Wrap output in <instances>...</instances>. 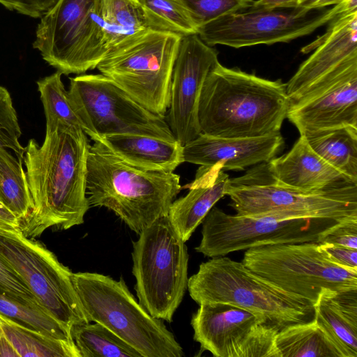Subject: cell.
I'll return each instance as SVG.
<instances>
[{"label":"cell","instance_id":"obj_1","mask_svg":"<svg viewBox=\"0 0 357 357\" xmlns=\"http://www.w3.org/2000/svg\"><path fill=\"white\" fill-rule=\"evenodd\" d=\"M90 144L79 128L59 126L46 130L39 145L31 139L23 162L33 210L20 231L29 238L50 227L65 230L84 222L90 205L86 195V163Z\"/></svg>","mask_w":357,"mask_h":357},{"label":"cell","instance_id":"obj_2","mask_svg":"<svg viewBox=\"0 0 357 357\" xmlns=\"http://www.w3.org/2000/svg\"><path fill=\"white\" fill-rule=\"evenodd\" d=\"M286 84L219 61L209 71L198 103L201 133L221 137H258L280 132L289 107Z\"/></svg>","mask_w":357,"mask_h":357},{"label":"cell","instance_id":"obj_3","mask_svg":"<svg viewBox=\"0 0 357 357\" xmlns=\"http://www.w3.org/2000/svg\"><path fill=\"white\" fill-rule=\"evenodd\" d=\"M90 206L113 211L137 234L168 215L181 190L174 172L142 168L123 160L99 141L90 145L86 163Z\"/></svg>","mask_w":357,"mask_h":357},{"label":"cell","instance_id":"obj_4","mask_svg":"<svg viewBox=\"0 0 357 357\" xmlns=\"http://www.w3.org/2000/svg\"><path fill=\"white\" fill-rule=\"evenodd\" d=\"M226 195L236 215L301 218H357V185L322 190H304L280 183L268 162L256 165L243 176L229 178Z\"/></svg>","mask_w":357,"mask_h":357},{"label":"cell","instance_id":"obj_5","mask_svg":"<svg viewBox=\"0 0 357 357\" xmlns=\"http://www.w3.org/2000/svg\"><path fill=\"white\" fill-rule=\"evenodd\" d=\"M188 290L198 304L220 302L260 313L268 324L281 328L308 321L314 314L309 300L280 288L246 267L221 256L199 265L188 278Z\"/></svg>","mask_w":357,"mask_h":357},{"label":"cell","instance_id":"obj_6","mask_svg":"<svg viewBox=\"0 0 357 357\" xmlns=\"http://www.w3.org/2000/svg\"><path fill=\"white\" fill-rule=\"evenodd\" d=\"M72 280L89 321L99 323L142 357H181L183 351L162 319L152 317L130 292L122 278L79 272Z\"/></svg>","mask_w":357,"mask_h":357},{"label":"cell","instance_id":"obj_7","mask_svg":"<svg viewBox=\"0 0 357 357\" xmlns=\"http://www.w3.org/2000/svg\"><path fill=\"white\" fill-rule=\"evenodd\" d=\"M181 38L148 29L112 47L96 68L144 108L165 117Z\"/></svg>","mask_w":357,"mask_h":357},{"label":"cell","instance_id":"obj_8","mask_svg":"<svg viewBox=\"0 0 357 357\" xmlns=\"http://www.w3.org/2000/svg\"><path fill=\"white\" fill-rule=\"evenodd\" d=\"M168 215L132 241V274L139 304L153 317L172 321L188 287V253Z\"/></svg>","mask_w":357,"mask_h":357},{"label":"cell","instance_id":"obj_9","mask_svg":"<svg viewBox=\"0 0 357 357\" xmlns=\"http://www.w3.org/2000/svg\"><path fill=\"white\" fill-rule=\"evenodd\" d=\"M103 0H58L40 17L33 47L63 75L96 68L107 52Z\"/></svg>","mask_w":357,"mask_h":357},{"label":"cell","instance_id":"obj_10","mask_svg":"<svg viewBox=\"0 0 357 357\" xmlns=\"http://www.w3.org/2000/svg\"><path fill=\"white\" fill-rule=\"evenodd\" d=\"M242 262L257 274L313 305L323 291L357 289V270L333 262L316 242L251 248L244 253Z\"/></svg>","mask_w":357,"mask_h":357},{"label":"cell","instance_id":"obj_11","mask_svg":"<svg viewBox=\"0 0 357 357\" xmlns=\"http://www.w3.org/2000/svg\"><path fill=\"white\" fill-rule=\"evenodd\" d=\"M68 94L83 131L93 141L118 134L177 141L165 116L144 108L102 74L70 77Z\"/></svg>","mask_w":357,"mask_h":357},{"label":"cell","instance_id":"obj_12","mask_svg":"<svg viewBox=\"0 0 357 357\" xmlns=\"http://www.w3.org/2000/svg\"><path fill=\"white\" fill-rule=\"evenodd\" d=\"M348 11L344 0L332 8L252 9L236 12L208 22L197 29L207 45L241 48L289 43L308 36Z\"/></svg>","mask_w":357,"mask_h":357},{"label":"cell","instance_id":"obj_13","mask_svg":"<svg viewBox=\"0 0 357 357\" xmlns=\"http://www.w3.org/2000/svg\"><path fill=\"white\" fill-rule=\"evenodd\" d=\"M0 256L17 272L38 302L71 329L89 323L72 271L43 244L20 231L0 230Z\"/></svg>","mask_w":357,"mask_h":357},{"label":"cell","instance_id":"obj_14","mask_svg":"<svg viewBox=\"0 0 357 357\" xmlns=\"http://www.w3.org/2000/svg\"><path fill=\"white\" fill-rule=\"evenodd\" d=\"M339 222L321 218L280 220L270 217L231 215L213 207L202 221V237L195 250L212 258L266 245L319 243Z\"/></svg>","mask_w":357,"mask_h":357},{"label":"cell","instance_id":"obj_15","mask_svg":"<svg viewBox=\"0 0 357 357\" xmlns=\"http://www.w3.org/2000/svg\"><path fill=\"white\" fill-rule=\"evenodd\" d=\"M286 117L300 135L357 127V57L352 58L289 103Z\"/></svg>","mask_w":357,"mask_h":357},{"label":"cell","instance_id":"obj_16","mask_svg":"<svg viewBox=\"0 0 357 357\" xmlns=\"http://www.w3.org/2000/svg\"><path fill=\"white\" fill-rule=\"evenodd\" d=\"M218 61L217 50L197 34L181 38L172 73L165 120L182 146L201 133L197 116L199 96L209 71Z\"/></svg>","mask_w":357,"mask_h":357},{"label":"cell","instance_id":"obj_17","mask_svg":"<svg viewBox=\"0 0 357 357\" xmlns=\"http://www.w3.org/2000/svg\"><path fill=\"white\" fill-rule=\"evenodd\" d=\"M193 314L194 340L215 357H241L250 337L262 324L260 313L220 302H202Z\"/></svg>","mask_w":357,"mask_h":357},{"label":"cell","instance_id":"obj_18","mask_svg":"<svg viewBox=\"0 0 357 357\" xmlns=\"http://www.w3.org/2000/svg\"><path fill=\"white\" fill-rule=\"evenodd\" d=\"M326 33L303 47L314 51L286 84L289 102L347 61L357 57V10L344 12L332 20Z\"/></svg>","mask_w":357,"mask_h":357},{"label":"cell","instance_id":"obj_19","mask_svg":"<svg viewBox=\"0 0 357 357\" xmlns=\"http://www.w3.org/2000/svg\"><path fill=\"white\" fill-rule=\"evenodd\" d=\"M283 145L280 132L258 137H221L200 133L183 146V162L200 166L219 165L223 169L243 170L269 162Z\"/></svg>","mask_w":357,"mask_h":357},{"label":"cell","instance_id":"obj_20","mask_svg":"<svg viewBox=\"0 0 357 357\" xmlns=\"http://www.w3.org/2000/svg\"><path fill=\"white\" fill-rule=\"evenodd\" d=\"M268 163L280 183L297 189L322 190L357 185L317 155L303 135L287 153Z\"/></svg>","mask_w":357,"mask_h":357},{"label":"cell","instance_id":"obj_21","mask_svg":"<svg viewBox=\"0 0 357 357\" xmlns=\"http://www.w3.org/2000/svg\"><path fill=\"white\" fill-rule=\"evenodd\" d=\"M229 176L219 165L200 166L195 180L186 187L188 193L172 203L168 218L181 239L186 242L197 226L226 195Z\"/></svg>","mask_w":357,"mask_h":357},{"label":"cell","instance_id":"obj_22","mask_svg":"<svg viewBox=\"0 0 357 357\" xmlns=\"http://www.w3.org/2000/svg\"><path fill=\"white\" fill-rule=\"evenodd\" d=\"M313 319L343 357H357V289L321 292Z\"/></svg>","mask_w":357,"mask_h":357},{"label":"cell","instance_id":"obj_23","mask_svg":"<svg viewBox=\"0 0 357 357\" xmlns=\"http://www.w3.org/2000/svg\"><path fill=\"white\" fill-rule=\"evenodd\" d=\"M96 141L128 163L142 168L174 172L183 162V146L177 141L131 134L106 135Z\"/></svg>","mask_w":357,"mask_h":357},{"label":"cell","instance_id":"obj_24","mask_svg":"<svg viewBox=\"0 0 357 357\" xmlns=\"http://www.w3.org/2000/svg\"><path fill=\"white\" fill-rule=\"evenodd\" d=\"M301 135L317 155L357 183V127L345 126Z\"/></svg>","mask_w":357,"mask_h":357},{"label":"cell","instance_id":"obj_25","mask_svg":"<svg viewBox=\"0 0 357 357\" xmlns=\"http://www.w3.org/2000/svg\"><path fill=\"white\" fill-rule=\"evenodd\" d=\"M275 341L280 357H343L314 319L281 328Z\"/></svg>","mask_w":357,"mask_h":357},{"label":"cell","instance_id":"obj_26","mask_svg":"<svg viewBox=\"0 0 357 357\" xmlns=\"http://www.w3.org/2000/svg\"><path fill=\"white\" fill-rule=\"evenodd\" d=\"M0 328L20 357H81L73 340L55 338L1 314Z\"/></svg>","mask_w":357,"mask_h":357},{"label":"cell","instance_id":"obj_27","mask_svg":"<svg viewBox=\"0 0 357 357\" xmlns=\"http://www.w3.org/2000/svg\"><path fill=\"white\" fill-rule=\"evenodd\" d=\"M0 314L29 328L55 338L73 340L69 328L38 302L0 289Z\"/></svg>","mask_w":357,"mask_h":357},{"label":"cell","instance_id":"obj_28","mask_svg":"<svg viewBox=\"0 0 357 357\" xmlns=\"http://www.w3.org/2000/svg\"><path fill=\"white\" fill-rule=\"evenodd\" d=\"M0 204L21 224L33 210V200L22 161L0 147Z\"/></svg>","mask_w":357,"mask_h":357},{"label":"cell","instance_id":"obj_29","mask_svg":"<svg viewBox=\"0 0 357 357\" xmlns=\"http://www.w3.org/2000/svg\"><path fill=\"white\" fill-rule=\"evenodd\" d=\"M70 332L81 357H142L135 349L99 323L75 325Z\"/></svg>","mask_w":357,"mask_h":357},{"label":"cell","instance_id":"obj_30","mask_svg":"<svg viewBox=\"0 0 357 357\" xmlns=\"http://www.w3.org/2000/svg\"><path fill=\"white\" fill-rule=\"evenodd\" d=\"M102 16L107 52L124 39L149 29L140 0H103Z\"/></svg>","mask_w":357,"mask_h":357},{"label":"cell","instance_id":"obj_31","mask_svg":"<svg viewBox=\"0 0 357 357\" xmlns=\"http://www.w3.org/2000/svg\"><path fill=\"white\" fill-rule=\"evenodd\" d=\"M61 73L56 71L37 81L38 90L43 107L46 130L59 126L82 129V124L75 112L61 80Z\"/></svg>","mask_w":357,"mask_h":357},{"label":"cell","instance_id":"obj_32","mask_svg":"<svg viewBox=\"0 0 357 357\" xmlns=\"http://www.w3.org/2000/svg\"><path fill=\"white\" fill-rule=\"evenodd\" d=\"M149 29L181 37L197 34V27L181 0H140Z\"/></svg>","mask_w":357,"mask_h":357},{"label":"cell","instance_id":"obj_33","mask_svg":"<svg viewBox=\"0 0 357 357\" xmlns=\"http://www.w3.org/2000/svg\"><path fill=\"white\" fill-rule=\"evenodd\" d=\"M197 29L199 26L230 13L250 8L255 0H181Z\"/></svg>","mask_w":357,"mask_h":357},{"label":"cell","instance_id":"obj_34","mask_svg":"<svg viewBox=\"0 0 357 357\" xmlns=\"http://www.w3.org/2000/svg\"><path fill=\"white\" fill-rule=\"evenodd\" d=\"M21 135L11 96L5 87L0 86V147L13 151L18 160L22 161L24 147L20 143Z\"/></svg>","mask_w":357,"mask_h":357},{"label":"cell","instance_id":"obj_35","mask_svg":"<svg viewBox=\"0 0 357 357\" xmlns=\"http://www.w3.org/2000/svg\"><path fill=\"white\" fill-rule=\"evenodd\" d=\"M319 243L357 249V218L337 222L327 231Z\"/></svg>","mask_w":357,"mask_h":357},{"label":"cell","instance_id":"obj_36","mask_svg":"<svg viewBox=\"0 0 357 357\" xmlns=\"http://www.w3.org/2000/svg\"><path fill=\"white\" fill-rule=\"evenodd\" d=\"M0 289L27 300L38 302L17 272L1 256Z\"/></svg>","mask_w":357,"mask_h":357},{"label":"cell","instance_id":"obj_37","mask_svg":"<svg viewBox=\"0 0 357 357\" xmlns=\"http://www.w3.org/2000/svg\"><path fill=\"white\" fill-rule=\"evenodd\" d=\"M58 0H0V3L10 11L33 18H40Z\"/></svg>","mask_w":357,"mask_h":357},{"label":"cell","instance_id":"obj_38","mask_svg":"<svg viewBox=\"0 0 357 357\" xmlns=\"http://www.w3.org/2000/svg\"><path fill=\"white\" fill-rule=\"evenodd\" d=\"M328 258L342 267L357 270V249L328 243H319Z\"/></svg>","mask_w":357,"mask_h":357},{"label":"cell","instance_id":"obj_39","mask_svg":"<svg viewBox=\"0 0 357 357\" xmlns=\"http://www.w3.org/2000/svg\"><path fill=\"white\" fill-rule=\"evenodd\" d=\"M300 0H257L254 1L252 9H288L300 7Z\"/></svg>","mask_w":357,"mask_h":357},{"label":"cell","instance_id":"obj_40","mask_svg":"<svg viewBox=\"0 0 357 357\" xmlns=\"http://www.w3.org/2000/svg\"><path fill=\"white\" fill-rule=\"evenodd\" d=\"M20 220L0 204V230L20 231Z\"/></svg>","mask_w":357,"mask_h":357},{"label":"cell","instance_id":"obj_41","mask_svg":"<svg viewBox=\"0 0 357 357\" xmlns=\"http://www.w3.org/2000/svg\"><path fill=\"white\" fill-rule=\"evenodd\" d=\"M0 357H20L0 328Z\"/></svg>","mask_w":357,"mask_h":357},{"label":"cell","instance_id":"obj_42","mask_svg":"<svg viewBox=\"0 0 357 357\" xmlns=\"http://www.w3.org/2000/svg\"><path fill=\"white\" fill-rule=\"evenodd\" d=\"M343 0H318L312 6L311 8H326L328 6H335L341 3Z\"/></svg>","mask_w":357,"mask_h":357},{"label":"cell","instance_id":"obj_43","mask_svg":"<svg viewBox=\"0 0 357 357\" xmlns=\"http://www.w3.org/2000/svg\"><path fill=\"white\" fill-rule=\"evenodd\" d=\"M318 0H300L301 7H306L311 8V6Z\"/></svg>","mask_w":357,"mask_h":357},{"label":"cell","instance_id":"obj_44","mask_svg":"<svg viewBox=\"0 0 357 357\" xmlns=\"http://www.w3.org/2000/svg\"><path fill=\"white\" fill-rule=\"evenodd\" d=\"M2 206V205H1Z\"/></svg>","mask_w":357,"mask_h":357}]
</instances>
